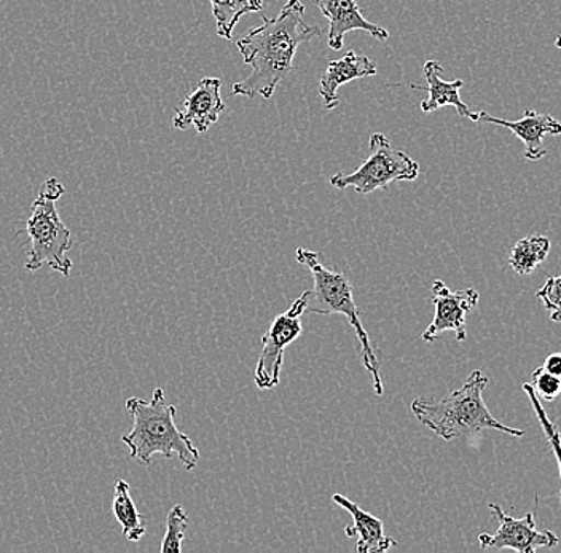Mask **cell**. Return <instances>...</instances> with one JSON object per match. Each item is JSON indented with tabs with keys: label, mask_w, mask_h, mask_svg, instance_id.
Instances as JSON below:
<instances>
[{
	"label": "cell",
	"mask_w": 561,
	"mask_h": 553,
	"mask_svg": "<svg viewBox=\"0 0 561 553\" xmlns=\"http://www.w3.org/2000/svg\"><path fill=\"white\" fill-rule=\"evenodd\" d=\"M556 47L561 48V34L559 37L556 38Z\"/></svg>",
	"instance_id": "obj_24"
},
{
	"label": "cell",
	"mask_w": 561,
	"mask_h": 553,
	"mask_svg": "<svg viewBox=\"0 0 561 553\" xmlns=\"http://www.w3.org/2000/svg\"><path fill=\"white\" fill-rule=\"evenodd\" d=\"M222 82L216 77H205L199 85L188 94L181 108H178L173 118L175 129H185L195 126L198 135H205L214 124L219 120L220 114L226 111L222 101Z\"/></svg>",
	"instance_id": "obj_10"
},
{
	"label": "cell",
	"mask_w": 561,
	"mask_h": 553,
	"mask_svg": "<svg viewBox=\"0 0 561 553\" xmlns=\"http://www.w3.org/2000/svg\"><path fill=\"white\" fill-rule=\"evenodd\" d=\"M420 164L402 150L394 149L381 133L370 136V155L354 173H339L331 184L340 191L353 187L359 195H368L391 185L392 182L415 181Z\"/></svg>",
	"instance_id": "obj_6"
},
{
	"label": "cell",
	"mask_w": 561,
	"mask_h": 553,
	"mask_svg": "<svg viewBox=\"0 0 561 553\" xmlns=\"http://www.w3.org/2000/svg\"><path fill=\"white\" fill-rule=\"evenodd\" d=\"M126 411L133 418V429L123 434L122 442L128 447L129 457L142 464L152 463L153 454L178 457L185 471H193L199 461V451L187 434L175 425L178 408L168 404L164 391L157 388L150 401L129 398Z\"/></svg>",
	"instance_id": "obj_2"
},
{
	"label": "cell",
	"mask_w": 561,
	"mask_h": 553,
	"mask_svg": "<svg viewBox=\"0 0 561 553\" xmlns=\"http://www.w3.org/2000/svg\"><path fill=\"white\" fill-rule=\"evenodd\" d=\"M298 264L310 269L313 275V289L307 290V313L342 314L348 320L356 332L360 345V359L374 381L375 394H383V380L380 373V360L374 348L370 335L360 321V311L354 302L353 286L345 273L333 272L321 262L318 252L298 247L296 251Z\"/></svg>",
	"instance_id": "obj_4"
},
{
	"label": "cell",
	"mask_w": 561,
	"mask_h": 553,
	"mask_svg": "<svg viewBox=\"0 0 561 553\" xmlns=\"http://www.w3.org/2000/svg\"><path fill=\"white\" fill-rule=\"evenodd\" d=\"M486 387L489 377L482 370H473L468 381L447 398H416L410 408L421 425L444 440L472 436L485 429L501 430L512 437H524V429L503 425L491 415L483 401V391Z\"/></svg>",
	"instance_id": "obj_3"
},
{
	"label": "cell",
	"mask_w": 561,
	"mask_h": 553,
	"mask_svg": "<svg viewBox=\"0 0 561 553\" xmlns=\"http://www.w3.org/2000/svg\"><path fill=\"white\" fill-rule=\"evenodd\" d=\"M524 391L526 395H528L529 402H531L533 408H535L536 416H538L539 425L546 434L547 442H549L550 448H552L553 454H556L557 463H559L560 479H561V436L560 430L553 425L552 419L547 416L546 411H543L541 399L538 398V394L535 393V388L531 387V383L524 384ZM560 503H561V492H560Z\"/></svg>",
	"instance_id": "obj_20"
},
{
	"label": "cell",
	"mask_w": 561,
	"mask_h": 553,
	"mask_svg": "<svg viewBox=\"0 0 561 553\" xmlns=\"http://www.w3.org/2000/svg\"><path fill=\"white\" fill-rule=\"evenodd\" d=\"M377 76V66L364 55L348 51L342 59L331 61L319 82V94L325 111H332L340 104L339 89L357 79Z\"/></svg>",
	"instance_id": "obj_14"
},
{
	"label": "cell",
	"mask_w": 561,
	"mask_h": 553,
	"mask_svg": "<svg viewBox=\"0 0 561 553\" xmlns=\"http://www.w3.org/2000/svg\"><path fill=\"white\" fill-rule=\"evenodd\" d=\"M549 252V238L542 237V234H529V237L522 238L512 247L508 264L518 275H531L546 261Z\"/></svg>",
	"instance_id": "obj_17"
},
{
	"label": "cell",
	"mask_w": 561,
	"mask_h": 553,
	"mask_svg": "<svg viewBox=\"0 0 561 553\" xmlns=\"http://www.w3.org/2000/svg\"><path fill=\"white\" fill-rule=\"evenodd\" d=\"M543 370L552 373V376L561 378V353H556V355H550L543 360Z\"/></svg>",
	"instance_id": "obj_23"
},
{
	"label": "cell",
	"mask_w": 561,
	"mask_h": 553,
	"mask_svg": "<svg viewBox=\"0 0 561 553\" xmlns=\"http://www.w3.org/2000/svg\"><path fill=\"white\" fill-rule=\"evenodd\" d=\"M219 37L231 41L238 21L248 13H262L263 0H209Z\"/></svg>",
	"instance_id": "obj_18"
},
{
	"label": "cell",
	"mask_w": 561,
	"mask_h": 553,
	"mask_svg": "<svg viewBox=\"0 0 561 553\" xmlns=\"http://www.w3.org/2000/svg\"><path fill=\"white\" fill-rule=\"evenodd\" d=\"M536 297L550 313V320L561 322V275L547 279L546 285L536 292Z\"/></svg>",
	"instance_id": "obj_21"
},
{
	"label": "cell",
	"mask_w": 561,
	"mask_h": 553,
	"mask_svg": "<svg viewBox=\"0 0 561 553\" xmlns=\"http://www.w3.org/2000/svg\"><path fill=\"white\" fill-rule=\"evenodd\" d=\"M491 516L500 521V528L493 534H480L479 542L482 549H512L520 553H535L538 549H552L559 544V535L552 531L536 530L535 514L528 512L524 518H514L504 512L503 507L490 503Z\"/></svg>",
	"instance_id": "obj_8"
},
{
	"label": "cell",
	"mask_w": 561,
	"mask_h": 553,
	"mask_svg": "<svg viewBox=\"0 0 561 553\" xmlns=\"http://www.w3.org/2000/svg\"><path fill=\"white\" fill-rule=\"evenodd\" d=\"M112 512L115 520L121 523L123 538L131 542H138L147 533V520L136 507L135 500L129 493V483L118 479L115 482L114 503Z\"/></svg>",
	"instance_id": "obj_16"
},
{
	"label": "cell",
	"mask_w": 561,
	"mask_h": 553,
	"mask_svg": "<svg viewBox=\"0 0 561 553\" xmlns=\"http://www.w3.org/2000/svg\"><path fill=\"white\" fill-rule=\"evenodd\" d=\"M65 194L66 187L58 178H47L42 185L41 194L31 206V215L24 222L23 230L30 240V251L24 265L27 272L34 273L42 267H50L53 272L66 278L72 272L73 264L68 257V252L72 250L76 241L56 209V201Z\"/></svg>",
	"instance_id": "obj_5"
},
{
	"label": "cell",
	"mask_w": 561,
	"mask_h": 553,
	"mask_svg": "<svg viewBox=\"0 0 561 553\" xmlns=\"http://www.w3.org/2000/svg\"><path fill=\"white\" fill-rule=\"evenodd\" d=\"M305 5L300 0H287L273 19L263 16L261 26L252 27L237 42L244 65L251 66L248 79L234 83L237 96L270 100L276 87L293 72L294 58L305 42L319 37L322 31L304 20Z\"/></svg>",
	"instance_id": "obj_1"
},
{
	"label": "cell",
	"mask_w": 561,
	"mask_h": 553,
	"mask_svg": "<svg viewBox=\"0 0 561 553\" xmlns=\"http://www.w3.org/2000/svg\"><path fill=\"white\" fill-rule=\"evenodd\" d=\"M333 503L343 507L353 518V525L345 528L348 538H357L356 551L359 553H385L398 545V542L385 533V523L374 514L360 509L356 503L343 495H333Z\"/></svg>",
	"instance_id": "obj_13"
},
{
	"label": "cell",
	"mask_w": 561,
	"mask_h": 553,
	"mask_svg": "<svg viewBox=\"0 0 561 553\" xmlns=\"http://www.w3.org/2000/svg\"><path fill=\"white\" fill-rule=\"evenodd\" d=\"M313 2L321 10L322 15L329 20L328 44L332 50H342L343 41L351 31H364L378 42H386L389 38L385 27L364 19L356 0H313Z\"/></svg>",
	"instance_id": "obj_12"
},
{
	"label": "cell",
	"mask_w": 561,
	"mask_h": 553,
	"mask_svg": "<svg viewBox=\"0 0 561 553\" xmlns=\"http://www.w3.org/2000/svg\"><path fill=\"white\" fill-rule=\"evenodd\" d=\"M307 313V290L294 300L289 310L280 313L270 324L262 337V352L255 367V384L259 390H273L278 387L283 369L284 352L304 332L301 318Z\"/></svg>",
	"instance_id": "obj_7"
},
{
	"label": "cell",
	"mask_w": 561,
	"mask_h": 553,
	"mask_svg": "<svg viewBox=\"0 0 561 553\" xmlns=\"http://www.w3.org/2000/svg\"><path fill=\"white\" fill-rule=\"evenodd\" d=\"M476 122L507 128L515 138L525 143L524 155L529 161H539L547 155V149L543 147L546 136L561 135V124L557 118L549 114H539L533 108H526L520 120H504V118L493 117L489 112H477Z\"/></svg>",
	"instance_id": "obj_11"
},
{
	"label": "cell",
	"mask_w": 561,
	"mask_h": 553,
	"mask_svg": "<svg viewBox=\"0 0 561 553\" xmlns=\"http://www.w3.org/2000/svg\"><path fill=\"white\" fill-rule=\"evenodd\" d=\"M433 303L436 314L430 327L423 332L421 338L424 342L433 343L444 332H455L458 342H465L468 337L466 332V316L479 304L480 293L476 289L450 290L440 279L433 283Z\"/></svg>",
	"instance_id": "obj_9"
},
{
	"label": "cell",
	"mask_w": 561,
	"mask_h": 553,
	"mask_svg": "<svg viewBox=\"0 0 561 553\" xmlns=\"http://www.w3.org/2000/svg\"><path fill=\"white\" fill-rule=\"evenodd\" d=\"M442 68L438 61H427L423 68L424 80L427 82V96L426 101L421 103V111L424 114L430 112L438 111L442 107H455L458 112L459 117L469 118V120L476 122L477 112H472L468 104L462 103L459 91L465 87L462 80H454V82H445L442 79Z\"/></svg>",
	"instance_id": "obj_15"
},
{
	"label": "cell",
	"mask_w": 561,
	"mask_h": 553,
	"mask_svg": "<svg viewBox=\"0 0 561 553\" xmlns=\"http://www.w3.org/2000/svg\"><path fill=\"white\" fill-rule=\"evenodd\" d=\"M187 527V512L181 504H175L168 512L167 533H164L163 544H161V553H181Z\"/></svg>",
	"instance_id": "obj_19"
},
{
	"label": "cell",
	"mask_w": 561,
	"mask_h": 553,
	"mask_svg": "<svg viewBox=\"0 0 561 553\" xmlns=\"http://www.w3.org/2000/svg\"><path fill=\"white\" fill-rule=\"evenodd\" d=\"M531 387L539 399L547 402H553L561 394V378L552 376V373L539 367L533 372Z\"/></svg>",
	"instance_id": "obj_22"
}]
</instances>
